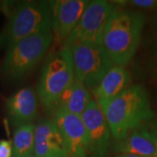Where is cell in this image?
Listing matches in <instances>:
<instances>
[{
    "label": "cell",
    "mask_w": 157,
    "mask_h": 157,
    "mask_svg": "<svg viewBox=\"0 0 157 157\" xmlns=\"http://www.w3.org/2000/svg\"><path fill=\"white\" fill-rule=\"evenodd\" d=\"M101 108L115 140L125 138L155 116L148 94L140 85L128 86Z\"/></svg>",
    "instance_id": "obj_1"
},
{
    "label": "cell",
    "mask_w": 157,
    "mask_h": 157,
    "mask_svg": "<svg viewBox=\"0 0 157 157\" xmlns=\"http://www.w3.org/2000/svg\"><path fill=\"white\" fill-rule=\"evenodd\" d=\"M145 17L138 11L115 9L108 20L101 45L114 66L124 67L135 54L140 44Z\"/></svg>",
    "instance_id": "obj_2"
},
{
    "label": "cell",
    "mask_w": 157,
    "mask_h": 157,
    "mask_svg": "<svg viewBox=\"0 0 157 157\" xmlns=\"http://www.w3.org/2000/svg\"><path fill=\"white\" fill-rule=\"evenodd\" d=\"M7 22L0 33V47H10L33 34L51 28L49 1H24L6 5Z\"/></svg>",
    "instance_id": "obj_3"
},
{
    "label": "cell",
    "mask_w": 157,
    "mask_h": 157,
    "mask_svg": "<svg viewBox=\"0 0 157 157\" xmlns=\"http://www.w3.org/2000/svg\"><path fill=\"white\" fill-rule=\"evenodd\" d=\"M73 59L70 48L63 47L45 61L37 92L42 105L48 110L55 109L64 92L74 80Z\"/></svg>",
    "instance_id": "obj_4"
},
{
    "label": "cell",
    "mask_w": 157,
    "mask_h": 157,
    "mask_svg": "<svg viewBox=\"0 0 157 157\" xmlns=\"http://www.w3.org/2000/svg\"><path fill=\"white\" fill-rule=\"evenodd\" d=\"M53 39L52 28L33 34L7 48L2 64L3 73L19 79L33 70L44 58Z\"/></svg>",
    "instance_id": "obj_5"
},
{
    "label": "cell",
    "mask_w": 157,
    "mask_h": 157,
    "mask_svg": "<svg viewBox=\"0 0 157 157\" xmlns=\"http://www.w3.org/2000/svg\"><path fill=\"white\" fill-rule=\"evenodd\" d=\"M114 10V5L107 1H89L63 47L70 48L80 44L101 45L104 31Z\"/></svg>",
    "instance_id": "obj_6"
},
{
    "label": "cell",
    "mask_w": 157,
    "mask_h": 157,
    "mask_svg": "<svg viewBox=\"0 0 157 157\" xmlns=\"http://www.w3.org/2000/svg\"><path fill=\"white\" fill-rule=\"evenodd\" d=\"M74 77L87 87L95 88L113 63L101 45L80 44L70 47Z\"/></svg>",
    "instance_id": "obj_7"
},
{
    "label": "cell",
    "mask_w": 157,
    "mask_h": 157,
    "mask_svg": "<svg viewBox=\"0 0 157 157\" xmlns=\"http://www.w3.org/2000/svg\"><path fill=\"white\" fill-rule=\"evenodd\" d=\"M88 2L86 0L49 1L51 28L57 43H65L77 25Z\"/></svg>",
    "instance_id": "obj_8"
},
{
    "label": "cell",
    "mask_w": 157,
    "mask_h": 157,
    "mask_svg": "<svg viewBox=\"0 0 157 157\" xmlns=\"http://www.w3.org/2000/svg\"><path fill=\"white\" fill-rule=\"evenodd\" d=\"M88 140V152L92 157H105L110 143L111 130L100 105L90 102L81 115Z\"/></svg>",
    "instance_id": "obj_9"
},
{
    "label": "cell",
    "mask_w": 157,
    "mask_h": 157,
    "mask_svg": "<svg viewBox=\"0 0 157 157\" xmlns=\"http://www.w3.org/2000/svg\"><path fill=\"white\" fill-rule=\"evenodd\" d=\"M53 121L65 139L68 157H86L88 140L81 117L57 109Z\"/></svg>",
    "instance_id": "obj_10"
},
{
    "label": "cell",
    "mask_w": 157,
    "mask_h": 157,
    "mask_svg": "<svg viewBox=\"0 0 157 157\" xmlns=\"http://www.w3.org/2000/svg\"><path fill=\"white\" fill-rule=\"evenodd\" d=\"M34 157H68L65 139L53 120L35 126Z\"/></svg>",
    "instance_id": "obj_11"
},
{
    "label": "cell",
    "mask_w": 157,
    "mask_h": 157,
    "mask_svg": "<svg viewBox=\"0 0 157 157\" xmlns=\"http://www.w3.org/2000/svg\"><path fill=\"white\" fill-rule=\"evenodd\" d=\"M6 112L10 123L15 127L32 124L38 113V101L34 90L25 87L6 101Z\"/></svg>",
    "instance_id": "obj_12"
},
{
    "label": "cell",
    "mask_w": 157,
    "mask_h": 157,
    "mask_svg": "<svg viewBox=\"0 0 157 157\" xmlns=\"http://www.w3.org/2000/svg\"><path fill=\"white\" fill-rule=\"evenodd\" d=\"M130 81V74L123 67H113L99 85L93 90L95 101L100 107H102L126 89Z\"/></svg>",
    "instance_id": "obj_13"
},
{
    "label": "cell",
    "mask_w": 157,
    "mask_h": 157,
    "mask_svg": "<svg viewBox=\"0 0 157 157\" xmlns=\"http://www.w3.org/2000/svg\"><path fill=\"white\" fill-rule=\"evenodd\" d=\"M113 150L144 157H157V142L142 128L131 131L121 140H115Z\"/></svg>",
    "instance_id": "obj_14"
},
{
    "label": "cell",
    "mask_w": 157,
    "mask_h": 157,
    "mask_svg": "<svg viewBox=\"0 0 157 157\" xmlns=\"http://www.w3.org/2000/svg\"><path fill=\"white\" fill-rule=\"evenodd\" d=\"M92 101V95L90 94L87 87L82 82L74 78L73 83L60 97L55 110H64L81 117Z\"/></svg>",
    "instance_id": "obj_15"
},
{
    "label": "cell",
    "mask_w": 157,
    "mask_h": 157,
    "mask_svg": "<svg viewBox=\"0 0 157 157\" xmlns=\"http://www.w3.org/2000/svg\"><path fill=\"white\" fill-rule=\"evenodd\" d=\"M33 124L17 128L12 139V157H34Z\"/></svg>",
    "instance_id": "obj_16"
},
{
    "label": "cell",
    "mask_w": 157,
    "mask_h": 157,
    "mask_svg": "<svg viewBox=\"0 0 157 157\" xmlns=\"http://www.w3.org/2000/svg\"><path fill=\"white\" fill-rule=\"evenodd\" d=\"M129 5L142 9H152L157 6V0H132L128 1Z\"/></svg>",
    "instance_id": "obj_17"
},
{
    "label": "cell",
    "mask_w": 157,
    "mask_h": 157,
    "mask_svg": "<svg viewBox=\"0 0 157 157\" xmlns=\"http://www.w3.org/2000/svg\"><path fill=\"white\" fill-rule=\"evenodd\" d=\"M0 157H12V143L7 140H0Z\"/></svg>",
    "instance_id": "obj_18"
},
{
    "label": "cell",
    "mask_w": 157,
    "mask_h": 157,
    "mask_svg": "<svg viewBox=\"0 0 157 157\" xmlns=\"http://www.w3.org/2000/svg\"><path fill=\"white\" fill-rule=\"evenodd\" d=\"M143 128L148 133V135L151 136L154 140L157 142V118L147 127H143Z\"/></svg>",
    "instance_id": "obj_19"
},
{
    "label": "cell",
    "mask_w": 157,
    "mask_h": 157,
    "mask_svg": "<svg viewBox=\"0 0 157 157\" xmlns=\"http://www.w3.org/2000/svg\"><path fill=\"white\" fill-rule=\"evenodd\" d=\"M114 157H144L140 155H131V154H119Z\"/></svg>",
    "instance_id": "obj_20"
}]
</instances>
